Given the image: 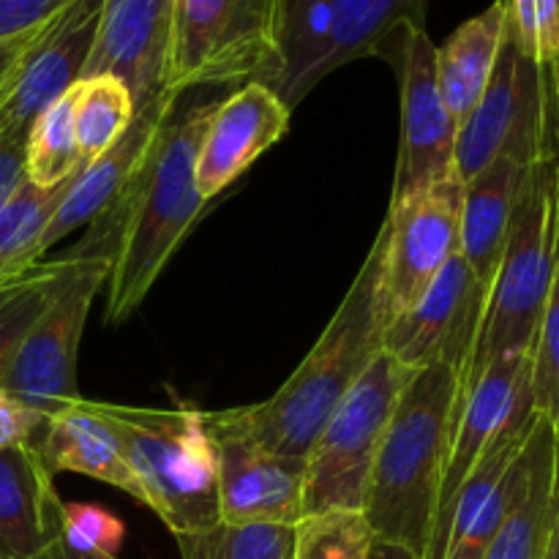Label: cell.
Instances as JSON below:
<instances>
[{
  "label": "cell",
  "mask_w": 559,
  "mask_h": 559,
  "mask_svg": "<svg viewBox=\"0 0 559 559\" xmlns=\"http://www.w3.org/2000/svg\"><path fill=\"white\" fill-rule=\"evenodd\" d=\"M489 287L478 282L462 254L453 257L424 298L382 331V349L409 371L451 366L462 388L473 360Z\"/></svg>",
  "instance_id": "cell-13"
},
{
  "label": "cell",
  "mask_w": 559,
  "mask_h": 559,
  "mask_svg": "<svg viewBox=\"0 0 559 559\" xmlns=\"http://www.w3.org/2000/svg\"><path fill=\"white\" fill-rule=\"evenodd\" d=\"M369 559H420L418 555H413L409 549L399 544H388V540H377L371 544V555Z\"/></svg>",
  "instance_id": "cell-39"
},
{
  "label": "cell",
  "mask_w": 559,
  "mask_h": 559,
  "mask_svg": "<svg viewBox=\"0 0 559 559\" xmlns=\"http://www.w3.org/2000/svg\"><path fill=\"white\" fill-rule=\"evenodd\" d=\"M462 200L459 178L442 180L420 194L393 205L382 224L380 300L382 325L413 309L435 284L442 267L462 254Z\"/></svg>",
  "instance_id": "cell-11"
},
{
  "label": "cell",
  "mask_w": 559,
  "mask_h": 559,
  "mask_svg": "<svg viewBox=\"0 0 559 559\" xmlns=\"http://www.w3.org/2000/svg\"><path fill=\"white\" fill-rule=\"evenodd\" d=\"M85 167L71 118V91L44 109L27 131V180L41 189L63 183Z\"/></svg>",
  "instance_id": "cell-29"
},
{
  "label": "cell",
  "mask_w": 559,
  "mask_h": 559,
  "mask_svg": "<svg viewBox=\"0 0 559 559\" xmlns=\"http://www.w3.org/2000/svg\"><path fill=\"white\" fill-rule=\"evenodd\" d=\"M218 102L222 96H213L211 87L180 93L115 211L96 222H107V238H112V267L107 278L109 325L134 314L207 205L197 189L194 169Z\"/></svg>",
  "instance_id": "cell-1"
},
{
  "label": "cell",
  "mask_w": 559,
  "mask_h": 559,
  "mask_svg": "<svg viewBox=\"0 0 559 559\" xmlns=\"http://www.w3.org/2000/svg\"><path fill=\"white\" fill-rule=\"evenodd\" d=\"M382 349L311 442L304 464V516L364 511L371 467L413 377ZM300 516V519H304Z\"/></svg>",
  "instance_id": "cell-8"
},
{
  "label": "cell",
  "mask_w": 559,
  "mask_h": 559,
  "mask_svg": "<svg viewBox=\"0 0 559 559\" xmlns=\"http://www.w3.org/2000/svg\"><path fill=\"white\" fill-rule=\"evenodd\" d=\"M429 0H278V71L271 91L289 109L353 60L382 55L404 27H426Z\"/></svg>",
  "instance_id": "cell-6"
},
{
  "label": "cell",
  "mask_w": 559,
  "mask_h": 559,
  "mask_svg": "<svg viewBox=\"0 0 559 559\" xmlns=\"http://www.w3.org/2000/svg\"><path fill=\"white\" fill-rule=\"evenodd\" d=\"M175 538L180 559H293L295 527L218 522L200 533Z\"/></svg>",
  "instance_id": "cell-28"
},
{
  "label": "cell",
  "mask_w": 559,
  "mask_h": 559,
  "mask_svg": "<svg viewBox=\"0 0 559 559\" xmlns=\"http://www.w3.org/2000/svg\"><path fill=\"white\" fill-rule=\"evenodd\" d=\"M293 109L262 82L224 96L207 123L197 156V189L207 202L240 178L289 129Z\"/></svg>",
  "instance_id": "cell-18"
},
{
  "label": "cell",
  "mask_w": 559,
  "mask_h": 559,
  "mask_svg": "<svg viewBox=\"0 0 559 559\" xmlns=\"http://www.w3.org/2000/svg\"><path fill=\"white\" fill-rule=\"evenodd\" d=\"M76 257L55 262H36L16 276L0 282V380L38 317L47 311L58 289L69 278Z\"/></svg>",
  "instance_id": "cell-25"
},
{
  "label": "cell",
  "mask_w": 559,
  "mask_h": 559,
  "mask_svg": "<svg viewBox=\"0 0 559 559\" xmlns=\"http://www.w3.org/2000/svg\"><path fill=\"white\" fill-rule=\"evenodd\" d=\"M175 0H104L85 76H118L136 107L167 93Z\"/></svg>",
  "instance_id": "cell-17"
},
{
  "label": "cell",
  "mask_w": 559,
  "mask_h": 559,
  "mask_svg": "<svg viewBox=\"0 0 559 559\" xmlns=\"http://www.w3.org/2000/svg\"><path fill=\"white\" fill-rule=\"evenodd\" d=\"M44 25H47V22H44ZM44 25L33 27V31H27V33H20V36L0 38V87L9 82L11 71L16 69V63H20L22 55L27 52V47H31L33 38L38 36V31H41Z\"/></svg>",
  "instance_id": "cell-37"
},
{
  "label": "cell",
  "mask_w": 559,
  "mask_h": 559,
  "mask_svg": "<svg viewBox=\"0 0 559 559\" xmlns=\"http://www.w3.org/2000/svg\"><path fill=\"white\" fill-rule=\"evenodd\" d=\"M551 76H555V93H557V112H559V60L551 66Z\"/></svg>",
  "instance_id": "cell-41"
},
{
  "label": "cell",
  "mask_w": 559,
  "mask_h": 559,
  "mask_svg": "<svg viewBox=\"0 0 559 559\" xmlns=\"http://www.w3.org/2000/svg\"><path fill=\"white\" fill-rule=\"evenodd\" d=\"M44 424L47 420L36 409H31L20 399L0 388V451L38 442Z\"/></svg>",
  "instance_id": "cell-34"
},
{
  "label": "cell",
  "mask_w": 559,
  "mask_h": 559,
  "mask_svg": "<svg viewBox=\"0 0 559 559\" xmlns=\"http://www.w3.org/2000/svg\"><path fill=\"white\" fill-rule=\"evenodd\" d=\"M380 265L382 235H377L342 306L293 377L265 402L222 409L218 418L273 456L304 467L322 426L382 353Z\"/></svg>",
  "instance_id": "cell-2"
},
{
  "label": "cell",
  "mask_w": 559,
  "mask_h": 559,
  "mask_svg": "<svg viewBox=\"0 0 559 559\" xmlns=\"http://www.w3.org/2000/svg\"><path fill=\"white\" fill-rule=\"evenodd\" d=\"M58 535L71 549L85 551V555L118 557L126 540V524L102 506L60 500Z\"/></svg>",
  "instance_id": "cell-32"
},
{
  "label": "cell",
  "mask_w": 559,
  "mask_h": 559,
  "mask_svg": "<svg viewBox=\"0 0 559 559\" xmlns=\"http://www.w3.org/2000/svg\"><path fill=\"white\" fill-rule=\"evenodd\" d=\"M33 559H118V557H102V555H85V551H76L66 544L60 535H55L41 551H38Z\"/></svg>",
  "instance_id": "cell-38"
},
{
  "label": "cell",
  "mask_w": 559,
  "mask_h": 559,
  "mask_svg": "<svg viewBox=\"0 0 559 559\" xmlns=\"http://www.w3.org/2000/svg\"><path fill=\"white\" fill-rule=\"evenodd\" d=\"M530 364H533L530 353L506 355V358L495 360L464 399L456 431H453L445 473H442L435 527H431V540L424 559L448 557L453 527V500H456L459 489L467 480V475L473 473L475 464L480 462L486 448L491 445L497 431L506 426L508 415L513 413L522 393L530 388Z\"/></svg>",
  "instance_id": "cell-16"
},
{
  "label": "cell",
  "mask_w": 559,
  "mask_h": 559,
  "mask_svg": "<svg viewBox=\"0 0 559 559\" xmlns=\"http://www.w3.org/2000/svg\"><path fill=\"white\" fill-rule=\"evenodd\" d=\"M71 3L74 0H0V38L33 31Z\"/></svg>",
  "instance_id": "cell-35"
},
{
  "label": "cell",
  "mask_w": 559,
  "mask_h": 559,
  "mask_svg": "<svg viewBox=\"0 0 559 559\" xmlns=\"http://www.w3.org/2000/svg\"><path fill=\"white\" fill-rule=\"evenodd\" d=\"M559 265V156L535 164L527 175L500 267L486 298L473 360L459 388V413L495 360L530 353Z\"/></svg>",
  "instance_id": "cell-5"
},
{
  "label": "cell",
  "mask_w": 559,
  "mask_h": 559,
  "mask_svg": "<svg viewBox=\"0 0 559 559\" xmlns=\"http://www.w3.org/2000/svg\"><path fill=\"white\" fill-rule=\"evenodd\" d=\"M508 36L540 66L559 60V0H506Z\"/></svg>",
  "instance_id": "cell-33"
},
{
  "label": "cell",
  "mask_w": 559,
  "mask_h": 559,
  "mask_svg": "<svg viewBox=\"0 0 559 559\" xmlns=\"http://www.w3.org/2000/svg\"><path fill=\"white\" fill-rule=\"evenodd\" d=\"M27 180V134L0 136V207Z\"/></svg>",
  "instance_id": "cell-36"
},
{
  "label": "cell",
  "mask_w": 559,
  "mask_h": 559,
  "mask_svg": "<svg viewBox=\"0 0 559 559\" xmlns=\"http://www.w3.org/2000/svg\"><path fill=\"white\" fill-rule=\"evenodd\" d=\"M87 409L112 431L134 469L145 508L173 535L200 533L218 524V448L202 409H173L87 402Z\"/></svg>",
  "instance_id": "cell-4"
},
{
  "label": "cell",
  "mask_w": 559,
  "mask_h": 559,
  "mask_svg": "<svg viewBox=\"0 0 559 559\" xmlns=\"http://www.w3.org/2000/svg\"><path fill=\"white\" fill-rule=\"evenodd\" d=\"M52 473L36 442L0 451V559H33L58 535Z\"/></svg>",
  "instance_id": "cell-20"
},
{
  "label": "cell",
  "mask_w": 559,
  "mask_h": 559,
  "mask_svg": "<svg viewBox=\"0 0 559 559\" xmlns=\"http://www.w3.org/2000/svg\"><path fill=\"white\" fill-rule=\"evenodd\" d=\"M559 519V445L555 431L540 451L527 497L502 522L480 559H546Z\"/></svg>",
  "instance_id": "cell-24"
},
{
  "label": "cell",
  "mask_w": 559,
  "mask_h": 559,
  "mask_svg": "<svg viewBox=\"0 0 559 559\" xmlns=\"http://www.w3.org/2000/svg\"><path fill=\"white\" fill-rule=\"evenodd\" d=\"M508 31V3L495 0L478 16L459 25L437 47V85L448 112L462 126L484 96Z\"/></svg>",
  "instance_id": "cell-23"
},
{
  "label": "cell",
  "mask_w": 559,
  "mask_h": 559,
  "mask_svg": "<svg viewBox=\"0 0 559 559\" xmlns=\"http://www.w3.org/2000/svg\"><path fill=\"white\" fill-rule=\"evenodd\" d=\"M38 453L49 473H80L93 480L126 491L134 502L145 506V491L134 469L126 462L112 431L82 404V396L71 407L44 424L38 437Z\"/></svg>",
  "instance_id": "cell-22"
},
{
  "label": "cell",
  "mask_w": 559,
  "mask_h": 559,
  "mask_svg": "<svg viewBox=\"0 0 559 559\" xmlns=\"http://www.w3.org/2000/svg\"><path fill=\"white\" fill-rule=\"evenodd\" d=\"M533 167L497 158L464 183L462 257L480 284L491 287L511 233L519 197Z\"/></svg>",
  "instance_id": "cell-21"
},
{
  "label": "cell",
  "mask_w": 559,
  "mask_h": 559,
  "mask_svg": "<svg viewBox=\"0 0 559 559\" xmlns=\"http://www.w3.org/2000/svg\"><path fill=\"white\" fill-rule=\"evenodd\" d=\"M109 257H76L69 278L22 338L0 380L3 391L36 409L44 420L55 418L80 399L76 353L93 300L109 278Z\"/></svg>",
  "instance_id": "cell-10"
},
{
  "label": "cell",
  "mask_w": 559,
  "mask_h": 559,
  "mask_svg": "<svg viewBox=\"0 0 559 559\" xmlns=\"http://www.w3.org/2000/svg\"><path fill=\"white\" fill-rule=\"evenodd\" d=\"M178 96L175 93H162L153 102L136 107L134 120L118 136V142L80 169V175L71 180L63 200L58 202L52 218H49L41 238H38L36 251H33L36 262H41L44 251L52 249L69 233L87 227V224L102 222L104 216H109L115 211V205L123 197L126 186H129L131 175L136 173L142 156L147 153L153 134H156L162 120L169 115V109H173Z\"/></svg>",
  "instance_id": "cell-19"
},
{
  "label": "cell",
  "mask_w": 559,
  "mask_h": 559,
  "mask_svg": "<svg viewBox=\"0 0 559 559\" xmlns=\"http://www.w3.org/2000/svg\"><path fill=\"white\" fill-rule=\"evenodd\" d=\"M557 129L551 69L527 58L506 31L489 85L469 118L459 126L456 178L467 183L497 158L535 167L559 156Z\"/></svg>",
  "instance_id": "cell-9"
},
{
  "label": "cell",
  "mask_w": 559,
  "mask_h": 559,
  "mask_svg": "<svg viewBox=\"0 0 559 559\" xmlns=\"http://www.w3.org/2000/svg\"><path fill=\"white\" fill-rule=\"evenodd\" d=\"M456 420V371L442 364L418 371L399 399L371 467L364 516L377 540L426 557Z\"/></svg>",
  "instance_id": "cell-3"
},
{
  "label": "cell",
  "mask_w": 559,
  "mask_h": 559,
  "mask_svg": "<svg viewBox=\"0 0 559 559\" xmlns=\"http://www.w3.org/2000/svg\"><path fill=\"white\" fill-rule=\"evenodd\" d=\"M371 544L364 511H325L295 524L293 559H369Z\"/></svg>",
  "instance_id": "cell-30"
},
{
  "label": "cell",
  "mask_w": 559,
  "mask_h": 559,
  "mask_svg": "<svg viewBox=\"0 0 559 559\" xmlns=\"http://www.w3.org/2000/svg\"><path fill=\"white\" fill-rule=\"evenodd\" d=\"M278 71V0H175L167 93L262 82Z\"/></svg>",
  "instance_id": "cell-7"
},
{
  "label": "cell",
  "mask_w": 559,
  "mask_h": 559,
  "mask_svg": "<svg viewBox=\"0 0 559 559\" xmlns=\"http://www.w3.org/2000/svg\"><path fill=\"white\" fill-rule=\"evenodd\" d=\"M391 41H396V55H391V60L402 91V142L393 207L442 180L456 178L459 126L440 96L437 47L426 27H404Z\"/></svg>",
  "instance_id": "cell-12"
},
{
  "label": "cell",
  "mask_w": 559,
  "mask_h": 559,
  "mask_svg": "<svg viewBox=\"0 0 559 559\" xmlns=\"http://www.w3.org/2000/svg\"><path fill=\"white\" fill-rule=\"evenodd\" d=\"M104 0H74L38 31L0 87V136L27 134L38 115L82 80Z\"/></svg>",
  "instance_id": "cell-14"
},
{
  "label": "cell",
  "mask_w": 559,
  "mask_h": 559,
  "mask_svg": "<svg viewBox=\"0 0 559 559\" xmlns=\"http://www.w3.org/2000/svg\"><path fill=\"white\" fill-rule=\"evenodd\" d=\"M546 559H559V519H557V527H555V535H551V544H549V555Z\"/></svg>",
  "instance_id": "cell-40"
},
{
  "label": "cell",
  "mask_w": 559,
  "mask_h": 559,
  "mask_svg": "<svg viewBox=\"0 0 559 559\" xmlns=\"http://www.w3.org/2000/svg\"><path fill=\"white\" fill-rule=\"evenodd\" d=\"M134 112V98L118 76L98 74L76 82L71 87V118L82 162L91 164L107 147H112L129 129Z\"/></svg>",
  "instance_id": "cell-26"
},
{
  "label": "cell",
  "mask_w": 559,
  "mask_h": 559,
  "mask_svg": "<svg viewBox=\"0 0 559 559\" xmlns=\"http://www.w3.org/2000/svg\"><path fill=\"white\" fill-rule=\"evenodd\" d=\"M530 391L538 415L549 420L559 445V265L551 282L549 300L530 349Z\"/></svg>",
  "instance_id": "cell-31"
},
{
  "label": "cell",
  "mask_w": 559,
  "mask_h": 559,
  "mask_svg": "<svg viewBox=\"0 0 559 559\" xmlns=\"http://www.w3.org/2000/svg\"><path fill=\"white\" fill-rule=\"evenodd\" d=\"M76 175L52 189H41V186L25 180L14 191V197L0 207V282L36 265L33 251H36L38 238Z\"/></svg>",
  "instance_id": "cell-27"
},
{
  "label": "cell",
  "mask_w": 559,
  "mask_h": 559,
  "mask_svg": "<svg viewBox=\"0 0 559 559\" xmlns=\"http://www.w3.org/2000/svg\"><path fill=\"white\" fill-rule=\"evenodd\" d=\"M205 418L218 448V519L295 527L304 516V467L267 453L218 413Z\"/></svg>",
  "instance_id": "cell-15"
}]
</instances>
